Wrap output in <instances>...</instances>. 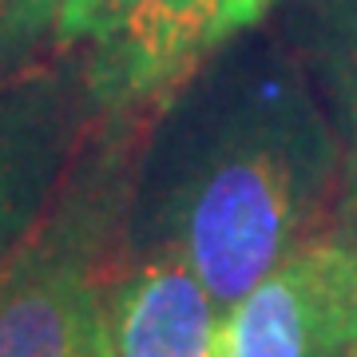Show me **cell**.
<instances>
[{
  "instance_id": "6da1fadb",
  "label": "cell",
  "mask_w": 357,
  "mask_h": 357,
  "mask_svg": "<svg viewBox=\"0 0 357 357\" xmlns=\"http://www.w3.org/2000/svg\"><path fill=\"white\" fill-rule=\"evenodd\" d=\"M337 139L298 68L266 48L199 64L155 123L143 206L155 246L183 258L218 314L306 246Z\"/></svg>"
},
{
  "instance_id": "7a4b0ae2",
  "label": "cell",
  "mask_w": 357,
  "mask_h": 357,
  "mask_svg": "<svg viewBox=\"0 0 357 357\" xmlns=\"http://www.w3.org/2000/svg\"><path fill=\"white\" fill-rule=\"evenodd\" d=\"M119 151L72 175L60 211L36 222L32 238L0 274V357H100L103 294L96 250L115 206Z\"/></svg>"
},
{
  "instance_id": "3957f363",
  "label": "cell",
  "mask_w": 357,
  "mask_h": 357,
  "mask_svg": "<svg viewBox=\"0 0 357 357\" xmlns=\"http://www.w3.org/2000/svg\"><path fill=\"white\" fill-rule=\"evenodd\" d=\"M246 28L243 0H64L52 40L91 44V91L123 107L187 79Z\"/></svg>"
},
{
  "instance_id": "277c9868",
  "label": "cell",
  "mask_w": 357,
  "mask_h": 357,
  "mask_svg": "<svg viewBox=\"0 0 357 357\" xmlns=\"http://www.w3.org/2000/svg\"><path fill=\"white\" fill-rule=\"evenodd\" d=\"M357 250L337 238L298 246L222 314L211 357H354Z\"/></svg>"
},
{
  "instance_id": "5b68a950",
  "label": "cell",
  "mask_w": 357,
  "mask_h": 357,
  "mask_svg": "<svg viewBox=\"0 0 357 357\" xmlns=\"http://www.w3.org/2000/svg\"><path fill=\"white\" fill-rule=\"evenodd\" d=\"M72 128L76 100L64 79L36 76L0 91V274L48 211Z\"/></svg>"
},
{
  "instance_id": "8992f818",
  "label": "cell",
  "mask_w": 357,
  "mask_h": 357,
  "mask_svg": "<svg viewBox=\"0 0 357 357\" xmlns=\"http://www.w3.org/2000/svg\"><path fill=\"white\" fill-rule=\"evenodd\" d=\"M218 306L183 258L151 250L103 294L100 357H211Z\"/></svg>"
},
{
  "instance_id": "52a82bcc",
  "label": "cell",
  "mask_w": 357,
  "mask_h": 357,
  "mask_svg": "<svg viewBox=\"0 0 357 357\" xmlns=\"http://www.w3.org/2000/svg\"><path fill=\"white\" fill-rule=\"evenodd\" d=\"M310 44L333 100V135H342L345 143L349 178L357 191V0H318Z\"/></svg>"
},
{
  "instance_id": "ba28073f",
  "label": "cell",
  "mask_w": 357,
  "mask_h": 357,
  "mask_svg": "<svg viewBox=\"0 0 357 357\" xmlns=\"http://www.w3.org/2000/svg\"><path fill=\"white\" fill-rule=\"evenodd\" d=\"M64 0H0V56H20L56 32Z\"/></svg>"
},
{
  "instance_id": "9c48e42d",
  "label": "cell",
  "mask_w": 357,
  "mask_h": 357,
  "mask_svg": "<svg viewBox=\"0 0 357 357\" xmlns=\"http://www.w3.org/2000/svg\"><path fill=\"white\" fill-rule=\"evenodd\" d=\"M270 4H278V0H243V8H246V20L255 24V20H258L262 13H266Z\"/></svg>"
},
{
  "instance_id": "30bf717a",
  "label": "cell",
  "mask_w": 357,
  "mask_h": 357,
  "mask_svg": "<svg viewBox=\"0 0 357 357\" xmlns=\"http://www.w3.org/2000/svg\"><path fill=\"white\" fill-rule=\"evenodd\" d=\"M354 357H357V354H354Z\"/></svg>"
}]
</instances>
